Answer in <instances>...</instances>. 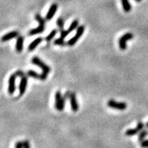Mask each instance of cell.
Here are the masks:
<instances>
[{
	"instance_id": "26",
	"label": "cell",
	"mask_w": 148,
	"mask_h": 148,
	"mask_svg": "<svg viewBox=\"0 0 148 148\" xmlns=\"http://www.w3.org/2000/svg\"><path fill=\"white\" fill-rule=\"evenodd\" d=\"M136 128L138 129V131H139V132H141V131L143 129V128H144V124L142 123V122H139V123L137 125V127H136Z\"/></svg>"
},
{
	"instance_id": "18",
	"label": "cell",
	"mask_w": 148,
	"mask_h": 148,
	"mask_svg": "<svg viewBox=\"0 0 148 148\" xmlns=\"http://www.w3.org/2000/svg\"><path fill=\"white\" fill-rule=\"evenodd\" d=\"M57 33H58V30H51V32L50 33H49V35L47 36L46 37H45V40L46 41H48V42H50L52 39H54V37L55 36L56 34H57Z\"/></svg>"
},
{
	"instance_id": "20",
	"label": "cell",
	"mask_w": 148,
	"mask_h": 148,
	"mask_svg": "<svg viewBox=\"0 0 148 148\" xmlns=\"http://www.w3.org/2000/svg\"><path fill=\"white\" fill-rule=\"evenodd\" d=\"M147 135H148V131L147 130L142 131L139 134V136H138V139H139V141H143L144 140V138L147 136Z\"/></svg>"
},
{
	"instance_id": "5",
	"label": "cell",
	"mask_w": 148,
	"mask_h": 148,
	"mask_svg": "<svg viewBox=\"0 0 148 148\" xmlns=\"http://www.w3.org/2000/svg\"><path fill=\"white\" fill-rule=\"evenodd\" d=\"M55 107L58 111H62L64 107V98L60 91L55 94Z\"/></svg>"
},
{
	"instance_id": "6",
	"label": "cell",
	"mask_w": 148,
	"mask_h": 148,
	"mask_svg": "<svg viewBox=\"0 0 148 148\" xmlns=\"http://www.w3.org/2000/svg\"><path fill=\"white\" fill-rule=\"evenodd\" d=\"M107 106L111 108L117 109L119 111H124L127 108V104L125 102H117L113 100H110L107 102Z\"/></svg>"
},
{
	"instance_id": "3",
	"label": "cell",
	"mask_w": 148,
	"mask_h": 148,
	"mask_svg": "<svg viewBox=\"0 0 148 148\" xmlns=\"http://www.w3.org/2000/svg\"><path fill=\"white\" fill-rule=\"evenodd\" d=\"M85 31V27L83 25H81L80 27L77 28V30H76V33L75 35L73 37H72L69 40L68 42H67V45H68L69 46H73L77 42V41L80 39V37L82 36V35L83 34Z\"/></svg>"
},
{
	"instance_id": "19",
	"label": "cell",
	"mask_w": 148,
	"mask_h": 148,
	"mask_svg": "<svg viewBox=\"0 0 148 148\" xmlns=\"http://www.w3.org/2000/svg\"><path fill=\"white\" fill-rule=\"evenodd\" d=\"M64 20H63V18H59L57 20V25H58V28L60 29V30H64Z\"/></svg>"
},
{
	"instance_id": "8",
	"label": "cell",
	"mask_w": 148,
	"mask_h": 148,
	"mask_svg": "<svg viewBox=\"0 0 148 148\" xmlns=\"http://www.w3.org/2000/svg\"><path fill=\"white\" fill-rule=\"evenodd\" d=\"M27 86V77L24 74L21 76V80H20V85H19V93L20 95H23L25 94L26 89Z\"/></svg>"
},
{
	"instance_id": "4",
	"label": "cell",
	"mask_w": 148,
	"mask_h": 148,
	"mask_svg": "<svg viewBox=\"0 0 148 148\" xmlns=\"http://www.w3.org/2000/svg\"><path fill=\"white\" fill-rule=\"evenodd\" d=\"M133 39V35L131 33H127L124 34L122 36L119 38V46L121 50H126V42L128 40Z\"/></svg>"
},
{
	"instance_id": "27",
	"label": "cell",
	"mask_w": 148,
	"mask_h": 148,
	"mask_svg": "<svg viewBox=\"0 0 148 148\" xmlns=\"http://www.w3.org/2000/svg\"><path fill=\"white\" fill-rule=\"evenodd\" d=\"M147 127H148V122H147Z\"/></svg>"
},
{
	"instance_id": "23",
	"label": "cell",
	"mask_w": 148,
	"mask_h": 148,
	"mask_svg": "<svg viewBox=\"0 0 148 148\" xmlns=\"http://www.w3.org/2000/svg\"><path fill=\"white\" fill-rule=\"evenodd\" d=\"M23 144H24V148H31L29 141H27V140H25V141H23Z\"/></svg>"
},
{
	"instance_id": "11",
	"label": "cell",
	"mask_w": 148,
	"mask_h": 148,
	"mask_svg": "<svg viewBox=\"0 0 148 148\" xmlns=\"http://www.w3.org/2000/svg\"><path fill=\"white\" fill-rule=\"evenodd\" d=\"M19 36V33L18 31H11L10 33H7L5 35H4L2 37V42H6V41H9V40L12 39L14 38H16Z\"/></svg>"
},
{
	"instance_id": "15",
	"label": "cell",
	"mask_w": 148,
	"mask_h": 148,
	"mask_svg": "<svg viewBox=\"0 0 148 148\" xmlns=\"http://www.w3.org/2000/svg\"><path fill=\"white\" fill-rule=\"evenodd\" d=\"M27 75L30 76V77L36 78V79H39L42 80V74H39L34 70H29L27 72Z\"/></svg>"
},
{
	"instance_id": "1",
	"label": "cell",
	"mask_w": 148,
	"mask_h": 148,
	"mask_svg": "<svg viewBox=\"0 0 148 148\" xmlns=\"http://www.w3.org/2000/svg\"><path fill=\"white\" fill-rule=\"evenodd\" d=\"M32 64H35V65H36V66H39L40 68L42 69V80H46L47 76L49 75V73H50V70H51L50 66L45 64L44 62L42 61L40 58H38V57H33V59H32Z\"/></svg>"
},
{
	"instance_id": "16",
	"label": "cell",
	"mask_w": 148,
	"mask_h": 148,
	"mask_svg": "<svg viewBox=\"0 0 148 148\" xmlns=\"http://www.w3.org/2000/svg\"><path fill=\"white\" fill-rule=\"evenodd\" d=\"M138 132H139V131L137 128H129L126 132V135H127V136H134V135H137Z\"/></svg>"
},
{
	"instance_id": "7",
	"label": "cell",
	"mask_w": 148,
	"mask_h": 148,
	"mask_svg": "<svg viewBox=\"0 0 148 148\" xmlns=\"http://www.w3.org/2000/svg\"><path fill=\"white\" fill-rule=\"evenodd\" d=\"M18 76L17 73H14V74H12L11 75V76L9 77V93L10 95H13L14 91H15V80L16 77Z\"/></svg>"
},
{
	"instance_id": "2",
	"label": "cell",
	"mask_w": 148,
	"mask_h": 148,
	"mask_svg": "<svg viewBox=\"0 0 148 148\" xmlns=\"http://www.w3.org/2000/svg\"><path fill=\"white\" fill-rule=\"evenodd\" d=\"M35 18L36 20H37L39 24V26L37 28H35V29L30 30L29 33H28V35L29 36H33L36 35V34L42 33L45 30V20L41 17V15L39 14H36L35 15Z\"/></svg>"
},
{
	"instance_id": "21",
	"label": "cell",
	"mask_w": 148,
	"mask_h": 148,
	"mask_svg": "<svg viewBox=\"0 0 148 148\" xmlns=\"http://www.w3.org/2000/svg\"><path fill=\"white\" fill-rule=\"evenodd\" d=\"M55 45H61V46H64L66 45V42H64V39H62L61 37H60L59 39H57L55 41Z\"/></svg>"
},
{
	"instance_id": "24",
	"label": "cell",
	"mask_w": 148,
	"mask_h": 148,
	"mask_svg": "<svg viewBox=\"0 0 148 148\" xmlns=\"http://www.w3.org/2000/svg\"><path fill=\"white\" fill-rule=\"evenodd\" d=\"M141 145L142 147L148 148V140H144L143 141H141Z\"/></svg>"
},
{
	"instance_id": "14",
	"label": "cell",
	"mask_w": 148,
	"mask_h": 148,
	"mask_svg": "<svg viewBox=\"0 0 148 148\" xmlns=\"http://www.w3.org/2000/svg\"><path fill=\"white\" fill-rule=\"evenodd\" d=\"M122 7H123L124 11L126 12H128L131 10V5L128 2V0H121ZM137 2H141V0H136Z\"/></svg>"
},
{
	"instance_id": "10",
	"label": "cell",
	"mask_w": 148,
	"mask_h": 148,
	"mask_svg": "<svg viewBox=\"0 0 148 148\" xmlns=\"http://www.w3.org/2000/svg\"><path fill=\"white\" fill-rule=\"evenodd\" d=\"M57 10H58V5L55 4V3L51 5L49 11H48V13L46 14L45 19H46L47 20H51V19H52V18L55 16V14Z\"/></svg>"
},
{
	"instance_id": "9",
	"label": "cell",
	"mask_w": 148,
	"mask_h": 148,
	"mask_svg": "<svg viewBox=\"0 0 148 148\" xmlns=\"http://www.w3.org/2000/svg\"><path fill=\"white\" fill-rule=\"evenodd\" d=\"M70 107L72 111L73 112H77L78 110H79V105H78L77 101H76L75 93H70Z\"/></svg>"
},
{
	"instance_id": "25",
	"label": "cell",
	"mask_w": 148,
	"mask_h": 148,
	"mask_svg": "<svg viewBox=\"0 0 148 148\" xmlns=\"http://www.w3.org/2000/svg\"><path fill=\"white\" fill-rule=\"evenodd\" d=\"M15 148H24V144L22 141H18L15 144Z\"/></svg>"
},
{
	"instance_id": "17",
	"label": "cell",
	"mask_w": 148,
	"mask_h": 148,
	"mask_svg": "<svg viewBox=\"0 0 148 148\" xmlns=\"http://www.w3.org/2000/svg\"><path fill=\"white\" fill-rule=\"evenodd\" d=\"M78 25H79V21H78V20H73V22L71 23V24L70 25L68 30H67L69 33H70L72 31H73L75 29H76L78 27Z\"/></svg>"
},
{
	"instance_id": "13",
	"label": "cell",
	"mask_w": 148,
	"mask_h": 148,
	"mask_svg": "<svg viewBox=\"0 0 148 148\" xmlns=\"http://www.w3.org/2000/svg\"><path fill=\"white\" fill-rule=\"evenodd\" d=\"M42 38H36V39H34L33 41V42H31L30 44L29 45V46H28V50H29L30 51H33L34 49L36 48V47L39 45L42 42Z\"/></svg>"
},
{
	"instance_id": "22",
	"label": "cell",
	"mask_w": 148,
	"mask_h": 148,
	"mask_svg": "<svg viewBox=\"0 0 148 148\" xmlns=\"http://www.w3.org/2000/svg\"><path fill=\"white\" fill-rule=\"evenodd\" d=\"M69 33H70L68 32V30H61V37L64 39L69 35Z\"/></svg>"
},
{
	"instance_id": "12",
	"label": "cell",
	"mask_w": 148,
	"mask_h": 148,
	"mask_svg": "<svg viewBox=\"0 0 148 148\" xmlns=\"http://www.w3.org/2000/svg\"><path fill=\"white\" fill-rule=\"evenodd\" d=\"M23 46H24V37L21 36H19L17 39V42H16V51L18 53H20L23 51Z\"/></svg>"
}]
</instances>
